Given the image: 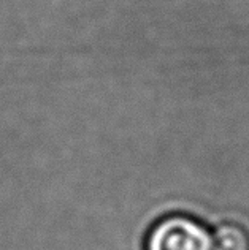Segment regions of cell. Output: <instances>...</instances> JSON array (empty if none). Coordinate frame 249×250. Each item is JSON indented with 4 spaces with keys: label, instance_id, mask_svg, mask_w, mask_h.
<instances>
[{
    "label": "cell",
    "instance_id": "obj_2",
    "mask_svg": "<svg viewBox=\"0 0 249 250\" xmlns=\"http://www.w3.org/2000/svg\"><path fill=\"white\" fill-rule=\"evenodd\" d=\"M211 250H249V233L237 223H222L211 231Z\"/></svg>",
    "mask_w": 249,
    "mask_h": 250
},
{
    "label": "cell",
    "instance_id": "obj_1",
    "mask_svg": "<svg viewBox=\"0 0 249 250\" xmlns=\"http://www.w3.org/2000/svg\"><path fill=\"white\" fill-rule=\"evenodd\" d=\"M145 250H211V231L187 215H168L149 229Z\"/></svg>",
    "mask_w": 249,
    "mask_h": 250
}]
</instances>
